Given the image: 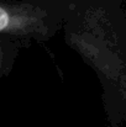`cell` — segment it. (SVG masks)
<instances>
[{
  "mask_svg": "<svg viewBox=\"0 0 126 127\" xmlns=\"http://www.w3.org/2000/svg\"><path fill=\"white\" fill-rule=\"evenodd\" d=\"M76 0H0V35L46 41L61 27Z\"/></svg>",
  "mask_w": 126,
  "mask_h": 127,
  "instance_id": "1",
  "label": "cell"
},
{
  "mask_svg": "<svg viewBox=\"0 0 126 127\" xmlns=\"http://www.w3.org/2000/svg\"><path fill=\"white\" fill-rule=\"evenodd\" d=\"M9 41L11 40H0V75L7 69L9 62L12 61L14 53L16 52L14 43Z\"/></svg>",
  "mask_w": 126,
  "mask_h": 127,
  "instance_id": "2",
  "label": "cell"
}]
</instances>
